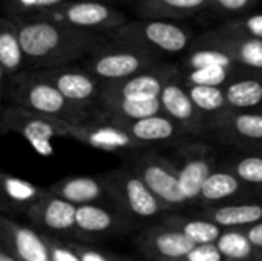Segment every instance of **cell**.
Segmentation results:
<instances>
[{"instance_id": "cell-1", "label": "cell", "mask_w": 262, "mask_h": 261, "mask_svg": "<svg viewBox=\"0 0 262 261\" xmlns=\"http://www.w3.org/2000/svg\"><path fill=\"white\" fill-rule=\"evenodd\" d=\"M14 20L18 25L29 69L74 65L106 38L103 32L78 29L49 20H21L15 17Z\"/></svg>"}, {"instance_id": "cell-2", "label": "cell", "mask_w": 262, "mask_h": 261, "mask_svg": "<svg viewBox=\"0 0 262 261\" xmlns=\"http://www.w3.org/2000/svg\"><path fill=\"white\" fill-rule=\"evenodd\" d=\"M2 95L5 102L61 118L71 125H77L94 117V112L68 100L60 89L40 75L37 69H26L17 75L2 88Z\"/></svg>"}, {"instance_id": "cell-3", "label": "cell", "mask_w": 262, "mask_h": 261, "mask_svg": "<svg viewBox=\"0 0 262 261\" xmlns=\"http://www.w3.org/2000/svg\"><path fill=\"white\" fill-rule=\"evenodd\" d=\"M163 63V57L138 45L104 38L83 62V66L101 82H117Z\"/></svg>"}, {"instance_id": "cell-4", "label": "cell", "mask_w": 262, "mask_h": 261, "mask_svg": "<svg viewBox=\"0 0 262 261\" xmlns=\"http://www.w3.org/2000/svg\"><path fill=\"white\" fill-rule=\"evenodd\" d=\"M107 38L138 45L163 57V54H180L189 49L193 32L187 25L166 18H143L126 22L104 34Z\"/></svg>"}, {"instance_id": "cell-5", "label": "cell", "mask_w": 262, "mask_h": 261, "mask_svg": "<svg viewBox=\"0 0 262 261\" xmlns=\"http://www.w3.org/2000/svg\"><path fill=\"white\" fill-rule=\"evenodd\" d=\"M2 134H18L26 142H29L37 152L49 155L52 152L51 140L54 138H69L71 123L41 114L25 106L5 102L0 117Z\"/></svg>"}, {"instance_id": "cell-6", "label": "cell", "mask_w": 262, "mask_h": 261, "mask_svg": "<svg viewBox=\"0 0 262 261\" xmlns=\"http://www.w3.org/2000/svg\"><path fill=\"white\" fill-rule=\"evenodd\" d=\"M31 20H49L106 34L126 23L127 17L123 11L107 3V0H69Z\"/></svg>"}, {"instance_id": "cell-7", "label": "cell", "mask_w": 262, "mask_h": 261, "mask_svg": "<svg viewBox=\"0 0 262 261\" xmlns=\"http://www.w3.org/2000/svg\"><path fill=\"white\" fill-rule=\"evenodd\" d=\"M243 151H262V109H226L207 117L204 137Z\"/></svg>"}, {"instance_id": "cell-8", "label": "cell", "mask_w": 262, "mask_h": 261, "mask_svg": "<svg viewBox=\"0 0 262 261\" xmlns=\"http://www.w3.org/2000/svg\"><path fill=\"white\" fill-rule=\"evenodd\" d=\"M69 138L83 143L89 148L112 152V154H140L147 146L135 140L130 132L117 120L101 114H94L86 122L71 125Z\"/></svg>"}, {"instance_id": "cell-9", "label": "cell", "mask_w": 262, "mask_h": 261, "mask_svg": "<svg viewBox=\"0 0 262 261\" xmlns=\"http://www.w3.org/2000/svg\"><path fill=\"white\" fill-rule=\"evenodd\" d=\"M160 102H161L163 114H166L177 125H180L189 137L192 138L204 137L207 117L193 103L180 66L166 82L160 94Z\"/></svg>"}, {"instance_id": "cell-10", "label": "cell", "mask_w": 262, "mask_h": 261, "mask_svg": "<svg viewBox=\"0 0 262 261\" xmlns=\"http://www.w3.org/2000/svg\"><path fill=\"white\" fill-rule=\"evenodd\" d=\"M37 71L54 86H57L60 92L74 105L95 114L101 95L103 82L97 78L92 72H89L83 65H66Z\"/></svg>"}, {"instance_id": "cell-11", "label": "cell", "mask_w": 262, "mask_h": 261, "mask_svg": "<svg viewBox=\"0 0 262 261\" xmlns=\"http://www.w3.org/2000/svg\"><path fill=\"white\" fill-rule=\"evenodd\" d=\"M175 146L181 158L177 168L186 200L198 198L204 182L215 169V151L207 142L200 138H184Z\"/></svg>"}, {"instance_id": "cell-12", "label": "cell", "mask_w": 262, "mask_h": 261, "mask_svg": "<svg viewBox=\"0 0 262 261\" xmlns=\"http://www.w3.org/2000/svg\"><path fill=\"white\" fill-rule=\"evenodd\" d=\"M135 168L140 177L160 200L166 203L186 202V195L180 183L178 168L172 162L147 149L140 152L135 160Z\"/></svg>"}, {"instance_id": "cell-13", "label": "cell", "mask_w": 262, "mask_h": 261, "mask_svg": "<svg viewBox=\"0 0 262 261\" xmlns=\"http://www.w3.org/2000/svg\"><path fill=\"white\" fill-rule=\"evenodd\" d=\"M193 40L221 49L238 65L262 71V40L259 38L220 25L200 34Z\"/></svg>"}, {"instance_id": "cell-14", "label": "cell", "mask_w": 262, "mask_h": 261, "mask_svg": "<svg viewBox=\"0 0 262 261\" xmlns=\"http://www.w3.org/2000/svg\"><path fill=\"white\" fill-rule=\"evenodd\" d=\"M177 68L178 65H170L163 62L132 77L117 82H103L101 95L135 98V100L160 98V94L166 82L177 71Z\"/></svg>"}, {"instance_id": "cell-15", "label": "cell", "mask_w": 262, "mask_h": 261, "mask_svg": "<svg viewBox=\"0 0 262 261\" xmlns=\"http://www.w3.org/2000/svg\"><path fill=\"white\" fill-rule=\"evenodd\" d=\"M114 120H117L121 126H124L135 140H138L141 145L147 148H154L160 145H175L184 138H192L186 134V131L180 125H177L170 117H167L163 112L138 120H120V118H114Z\"/></svg>"}, {"instance_id": "cell-16", "label": "cell", "mask_w": 262, "mask_h": 261, "mask_svg": "<svg viewBox=\"0 0 262 261\" xmlns=\"http://www.w3.org/2000/svg\"><path fill=\"white\" fill-rule=\"evenodd\" d=\"M29 69L28 57L25 54L18 25L12 15L3 14L0 20V75L2 88L12 82L17 75Z\"/></svg>"}, {"instance_id": "cell-17", "label": "cell", "mask_w": 262, "mask_h": 261, "mask_svg": "<svg viewBox=\"0 0 262 261\" xmlns=\"http://www.w3.org/2000/svg\"><path fill=\"white\" fill-rule=\"evenodd\" d=\"M229 109L249 111L262 105V71L247 69L224 86Z\"/></svg>"}, {"instance_id": "cell-18", "label": "cell", "mask_w": 262, "mask_h": 261, "mask_svg": "<svg viewBox=\"0 0 262 261\" xmlns=\"http://www.w3.org/2000/svg\"><path fill=\"white\" fill-rule=\"evenodd\" d=\"M95 112L120 120H138L155 114H161L163 109H161L160 98L135 100V98L100 95Z\"/></svg>"}, {"instance_id": "cell-19", "label": "cell", "mask_w": 262, "mask_h": 261, "mask_svg": "<svg viewBox=\"0 0 262 261\" xmlns=\"http://www.w3.org/2000/svg\"><path fill=\"white\" fill-rule=\"evenodd\" d=\"M210 0H138L137 12L143 18L183 20L209 9Z\"/></svg>"}, {"instance_id": "cell-20", "label": "cell", "mask_w": 262, "mask_h": 261, "mask_svg": "<svg viewBox=\"0 0 262 261\" xmlns=\"http://www.w3.org/2000/svg\"><path fill=\"white\" fill-rule=\"evenodd\" d=\"M114 178L120 183L121 192L132 212L141 217H150L158 211V197L150 191L138 172H121L115 174Z\"/></svg>"}, {"instance_id": "cell-21", "label": "cell", "mask_w": 262, "mask_h": 261, "mask_svg": "<svg viewBox=\"0 0 262 261\" xmlns=\"http://www.w3.org/2000/svg\"><path fill=\"white\" fill-rule=\"evenodd\" d=\"M243 183H246V182L241 180L235 172H232L226 166L220 168V169H213V172L204 182L200 197H203L209 202L224 200V198H229V197H233L235 194H238Z\"/></svg>"}, {"instance_id": "cell-22", "label": "cell", "mask_w": 262, "mask_h": 261, "mask_svg": "<svg viewBox=\"0 0 262 261\" xmlns=\"http://www.w3.org/2000/svg\"><path fill=\"white\" fill-rule=\"evenodd\" d=\"M186 85L193 103L206 117H212L215 114L229 109L224 86L200 85V83H187V82Z\"/></svg>"}, {"instance_id": "cell-23", "label": "cell", "mask_w": 262, "mask_h": 261, "mask_svg": "<svg viewBox=\"0 0 262 261\" xmlns=\"http://www.w3.org/2000/svg\"><path fill=\"white\" fill-rule=\"evenodd\" d=\"M57 194L71 203H91L103 194V186L94 177H72L57 186Z\"/></svg>"}, {"instance_id": "cell-24", "label": "cell", "mask_w": 262, "mask_h": 261, "mask_svg": "<svg viewBox=\"0 0 262 261\" xmlns=\"http://www.w3.org/2000/svg\"><path fill=\"white\" fill-rule=\"evenodd\" d=\"M250 68L243 65L232 66H209L193 71H181L183 78L187 83H200V85H213V86H226L235 77L243 74Z\"/></svg>"}, {"instance_id": "cell-25", "label": "cell", "mask_w": 262, "mask_h": 261, "mask_svg": "<svg viewBox=\"0 0 262 261\" xmlns=\"http://www.w3.org/2000/svg\"><path fill=\"white\" fill-rule=\"evenodd\" d=\"M43 220L52 229H68L77 223V208L64 198H52L45 205Z\"/></svg>"}, {"instance_id": "cell-26", "label": "cell", "mask_w": 262, "mask_h": 261, "mask_svg": "<svg viewBox=\"0 0 262 261\" xmlns=\"http://www.w3.org/2000/svg\"><path fill=\"white\" fill-rule=\"evenodd\" d=\"M226 168L249 185H262V151H246Z\"/></svg>"}, {"instance_id": "cell-27", "label": "cell", "mask_w": 262, "mask_h": 261, "mask_svg": "<svg viewBox=\"0 0 262 261\" xmlns=\"http://www.w3.org/2000/svg\"><path fill=\"white\" fill-rule=\"evenodd\" d=\"M216 223L223 226H236L249 225L262 218V208L259 205H238V206H224L215 212Z\"/></svg>"}, {"instance_id": "cell-28", "label": "cell", "mask_w": 262, "mask_h": 261, "mask_svg": "<svg viewBox=\"0 0 262 261\" xmlns=\"http://www.w3.org/2000/svg\"><path fill=\"white\" fill-rule=\"evenodd\" d=\"M66 2L69 0H5V12L15 18L31 20L38 14Z\"/></svg>"}, {"instance_id": "cell-29", "label": "cell", "mask_w": 262, "mask_h": 261, "mask_svg": "<svg viewBox=\"0 0 262 261\" xmlns=\"http://www.w3.org/2000/svg\"><path fill=\"white\" fill-rule=\"evenodd\" d=\"M157 248L160 249L161 254L167 257H183V255H189L195 249V242L186 234L169 232L158 237Z\"/></svg>"}, {"instance_id": "cell-30", "label": "cell", "mask_w": 262, "mask_h": 261, "mask_svg": "<svg viewBox=\"0 0 262 261\" xmlns=\"http://www.w3.org/2000/svg\"><path fill=\"white\" fill-rule=\"evenodd\" d=\"M112 223L111 214L101 208L83 205L77 208V225L84 231H104Z\"/></svg>"}, {"instance_id": "cell-31", "label": "cell", "mask_w": 262, "mask_h": 261, "mask_svg": "<svg viewBox=\"0 0 262 261\" xmlns=\"http://www.w3.org/2000/svg\"><path fill=\"white\" fill-rule=\"evenodd\" d=\"M15 245L20 257L26 261H48L46 249L34 232L20 229L15 237Z\"/></svg>"}, {"instance_id": "cell-32", "label": "cell", "mask_w": 262, "mask_h": 261, "mask_svg": "<svg viewBox=\"0 0 262 261\" xmlns=\"http://www.w3.org/2000/svg\"><path fill=\"white\" fill-rule=\"evenodd\" d=\"M259 0H210L209 9H212L216 15L235 18L249 14Z\"/></svg>"}, {"instance_id": "cell-33", "label": "cell", "mask_w": 262, "mask_h": 261, "mask_svg": "<svg viewBox=\"0 0 262 261\" xmlns=\"http://www.w3.org/2000/svg\"><path fill=\"white\" fill-rule=\"evenodd\" d=\"M223 25L230 28V29H235L238 32H243V34H247L250 37L262 40V12L246 14L241 17L229 18Z\"/></svg>"}, {"instance_id": "cell-34", "label": "cell", "mask_w": 262, "mask_h": 261, "mask_svg": "<svg viewBox=\"0 0 262 261\" xmlns=\"http://www.w3.org/2000/svg\"><path fill=\"white\" fill-rule=\"evenodd\" d=\"M218 248L221 254L232 258H244L250 254V240L239 234H226L221 237Z\"/></svg>"}, {"instance_id": "cell-35", "label": "cell", "mask_w": 262, "mask_h": 261, "mask_svg": "<svg viewBox=\"0 0 262 261\" xmlns=\"http://www.w3.org/2000/svg\"><path fill=\"white\" fill-rule=\"evenodd\" d=\"M3 188H5L6 195L15 202H29L37 195L35 186L11 175L3 177Z\"/></svg>"}, {"instance_id": "cell-36", "label": "cell", "mask_w": 262, "mask_h": 261, "mask_svg": "<svg viewBox=\"0 0 262 261\" xmlns=\"http://www.w3.org/2000/svg\"><path fill=\"white\" fill-rule=\"evenodd\" d=\"M184 234L189 235L195 243H210L218 238V226L207 222H192L184 226Z\"/></svg>"}, {"instance_id": "cell-37", "label": "cell", "mask_w": 262, "mask_h": 261, "mask_svg": "<svg viewBox=\"0 0 262 261\" xmlns=\"http://www.w3.org/2000/svg\"><path fill=\"white\" fill-rule=\"evenodd\" d=\"M187 257L189 261H221V251L210 243H204L203 246L195 248Z\"/></svg>"}, {"instance_id": "cell-38", "label": "cell", "mask_w": 262, "mask_h": 261, "mask_svg": "<svg viewBox=\"0 0 262 261\" xmlns=\"http://www.w3.org/2000/svg\"><path fill=\"white\" fill-rule=\"evenodd\" d=\"M249 240L258 246H262V223L261 225H256L250 229L249 232Z\"/></svg>"}, {"instance_id": "cell-39", "label": "cell", "mask_w": 262, "mask_h": 261, "mask_svg": "<svg viewBox=\"0 0 262 261\" xmlns=\"http://www.w3.org/2000/svg\"><path fill=\"white\" fill-rule=\"evenodd\" d=\"M54 258H55V261H80L77 257H74L72 254H69L66 251H55Z\"/></svg>"}, {"instance_id": "cell-40", "label": "cell", "mask_w": 262, "mask_h": 261, "mask_svg": "<svg viewBox=\"0 0 262 261\" xmlns=\"http://www.w3.org/2000/svg\"><path fill=\"white\" fill-rule=\"evenodd\" d=\"M83 261H104L100 255H97V254H84V257H83Z\"/></svg>"}, {"instance_id": "cell-41", "label": "cell", "mask_w": 262, "mask_h": 261, "mask_svg": "<svg viewBox=\"0 0 262 261\" xmlns=\"http://www.w3.org/2000/svg\"><path fill=\"white\" fill-rule=\"evenodd\" d=\"M0 261H14V260H12V258H9V257H6L5 254H2V255H0Z\"/></svg>"}, {"instance_id": "cell-42", "label": "cell", "mask_w": 262, "mask_h": 261, "mask_svg": "<svg viewBox=\"0 0 262 261\" xmlns=\"http://www.w3.org/2000/svg\"><path fill=\"white\" fill-rule=\"evenodd\" d=\"M107 2H109V0H107Z\"/></svg>"}]
</instances>
